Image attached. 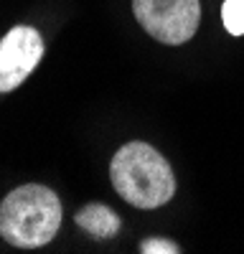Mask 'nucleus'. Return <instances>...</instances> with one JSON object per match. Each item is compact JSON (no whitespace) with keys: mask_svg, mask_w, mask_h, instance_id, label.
I'll return each mask as SVG.
<instances>
[{"mask_svg":"<svg viewBox=\"0 0 244 254\" xmlns=\"http://www.w3.org/2000/svg\"><path fill=\"white\" fill-rule=\"evenodd\" d=\"M110 178L115 190L137 208H160L176 193L168 160L148 142H127L112 158Z\"/></svg>","mask_w":244,"mask_h":254,"instance_id":"1","label":"nucleus"},{"mask_svg":"<svg viewBox=\"0 0 244 254\" xmlns=\"http://www.w3.org/2000/svg\"><path fill=\"white\" fill-rule=\"evenodd\" d=\"M61 226V203L51 188L28 183L0 203V237L20 249L49 244Z\"/></svg>","mask_w":244,"mask_h":254,"instance_id":"2","label":"nucleus"},{"mask_svg":"<svg viewBox=\"0 0 244 254\" xmlns=\"http://www.w3.org/2000/svg\"><path fill=\"white\" fill-rule=\"evenodd\" d=\"M137 23L163 44H186L201 20L198 0H132Z\"/></svg>","mask_w":244,"mask_h":254,"instance_id":"3","label":"nucleus"},{"mask_svg":"<svg viewBox=\"0 0 244 254\" xmlns=\"http://www.w3.org/2000/svg\"><path fill=\"white\" fill-rule=\"evenodd\" d=\"M44 56V41L31 26H15L0 41V92H10L26 81Z\"/></svg>","mask_w":244,"mask_h":254,"instance_id":"4","label":"nucleus"},{"mask_svg":"<svg viewBox=\"0 0 244 254\" xmlns=\"http://www.w3.org/2000/svg\"><path fill=\"white\" fill-rule=\"evenodd\" d=\"M74 221L84 231H89L92 237H97V239H112L117 231H120V216L115 214L112 208L102 206V203L84 206L74 216Z\"/></svg>","mask_w":244,"mask_h":254,"instance_id":"5","label":"nucleus"},{"mask_svg":"<svg viewBox=\"0 0 244 254\" xmlns=\"http://www.w3.org/2000/svg\"><path fill=\"white\" fill-rule=\"evenodd\" d=\"M221 18L232 36H242L244 33V0H227L221 8Z\"/></svg>","mask_w":244,"mask_h":254,"instance_id":"6","label":"nucleus"},{"mask_svg":"<svg viewBox=\"0 0 244 254\" xmlns=\"http://www.w3.org/2000/svg\"><path fill=\"white\" fill-rule=\"evenodd\" d=\"M140 252L142 254H176L181 249L173 242H168V239H145L140 244Z\"/></svg>","mask_w":244,"mask_h":254,"instance_id":"7","label":"nucleus"}]
</instances>
